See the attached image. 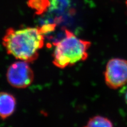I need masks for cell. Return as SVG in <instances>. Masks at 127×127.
I'll list each match as a JSON object with an SVG mask.
<instances>
[{
	"label": "cell",
	"mask_w": 127,
	"mask_h": 127,
	"mask_svg": "<svg viewBox=\"0 0 127 127\" xmlns=\"http://www.w3.org/2000/svg\"><path fill=\"white\" fill-rule=\"evenodd\" d=\"M6 78L11 86L17 89H25L33 82L34 74L28 62L22 61L15 62L9 67Z\"/></svg>",
	"instance_id": "3957f363"
},
{
	"label": "cell",
	"mask_w": 127,
	"mask_h": 127,
	"mask_svg": "<svg viewBox=\"0 0 127 127\" xmlns=\"http://www.w3.org/2000/svg\"><path fill=\"white\" fill-rule=\"evenodd\" d=\"M125 98H126V102H127V93H126V94Z\"/></svg>",
	"instance_id": "ba28073f"
},
{
	"label": "cell",
	"mask_w": 127,
	"mask_h": 127,
	"mask_svg": "<svg viewBox=\"0 0 127 127\" xmlns=\"http://www.w3.org/2000/svg\"><path fill=\"white\" fill-rule=\"evenodd\" d=\"M86 127H109L113 126L112 122L109 119L102 116H95L90 119L87 124Z\"/></svg>",
	"instance_id": "52a82bcc"
},
{
	"label": "cell",
	"mask_w": 127,
	"mask_h": 127,
	"mask_svg": "<svg viewBox=\"0 0 127 127\" xmlns=\"http://www.w3.org/2000/svg\"><path fill=\"white\" fill-rule=\"evenodd\" d=\"M126 5H127V1H126Z\"/></svg>",
	"instance_id": "9c48e42d"
},
{
	"label": "cell",
	"mask_w": 127,
	"mask_h": 127,
	"mask_svg": "<svg viewBox=\"0 0 127 127\" xmlns=\"http://www.w3.org/2000/svg\"><path fill=\"white\" fill-rule=\"evenodd\" d=\"M16 100L13 95L0 92V118L5 119L11 116L15 110Z\"/></svg>",
	"instance_id": "5b68a950"
},
{
	"label": "cell",
	"mask_w": 127,
	"mask_h": 127,
	"mask_svg": "<svg viewBox=\"0 0 127 127\" xmlns=\"http://www.w3.org/2000/svg\"><path fill=\"white\" fill-rule=\"evenodd\" d=\"M28 5L37 14L41 15L47 12L50 3L49 0H28Z\"/></svg>",
	"instance_id": "8992f818"
},
{
	"label": "cell",
	"mask_w": 127,
	"mask_h": 127,
	"mask_svg": "<svg viewBox=\"0 0 127 127\" xmlns=\"http://www.w3.org/2000/svg\"><path fill=\"white\" fill-rule=\"evenodd\" d=\"M53 45L55 47L53 55L54 65L58 68H65L86 59L91 43L77 38L72 32L66 29L65 37L54 42Z\"/></svg>",
	"instance_id": "7a4b0ae2"
},
{
	"label": "cell",
	"mask_w": 127,
	"mask_h": 127,
	"mask_svg": "<svg viewBox=\"0 0 127 127\" xmlns=\"http://www.w3.org/2000/svg\"><path fill=\"white\" fill-rule=\"evenodd\" d=\"M8 54L28 63L33 62L39 56V51L44 46L45 34L40 27L8 29L2 39Z\"/></svg>",
	"instance_id": "6da1fadb"
},
{
	"label": "cell",
	"mask_w": 127,
	"mask_h": 127,
	"mask_svg": "<svg viewBox=\"0 0 127 127\" xmlns=\"http://www.w3.org/2000/svg\"><path fill=\"white\" fill-rule=\"evenodd\" d=\"M106 84L110 88L117 89L127 83V61L113 58L107 63L104 73Z\"/></svg>",
	"instance_id": "277c9868"
}]
</instances>
